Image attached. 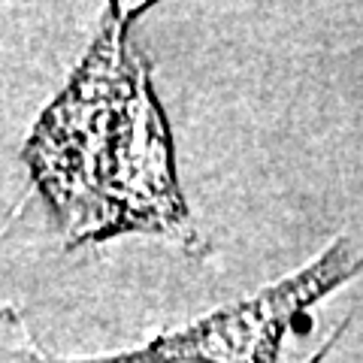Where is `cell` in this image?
Segmentation results:
<instances>
[{"mask_svg":"<svg viewBox=\"0 0 363 363\" xmlns=\"http://www.w3.org/2000/svg\"><path fill=\"white\" fill-rule=\"evenodd\" d=\"M140 9L145 6L112 4L106 9L85 61L43 112L25 145L33 185L52 203L67 240L85 215L94 167L109 143L112 124L149 64L128 40V28Z\"/></svg>","mask_w":363,"mask_h":363,"instance_id":"obj_1","label":"cell"},{"mask_svg":"<svg viewBox=\"0 0 363 363\" xmlns=\"http://www.w3.org/2000/svg\"><path fill=\"white\" fill-rule=\"evenodd\" d=\"M18 333H21V336H25L28 342H30V351H33V357H37V363H52V360H49V354H45V351H43L37 342H33V339L28 336V330H25V327H21V324H18Z\"/></svg>","mask_w":363,"mask_h":363,"instance_id":"obj_4","label":"cell"},{"mask_svg":"<svg viewBox=\"0 0 363 363\" xmlns=\"http://www.w3.org/2000/svg\"><path fill=\"white\" fill-rule=\"evenodd\" d=\"M118 233H155L185 252H203L176 182L173 140L155 100L149 64L112 124L94 167L85 215L67 245L100 242Z\"/></svg>","mask_w":363,"mask_h":363,"instance_id":"obj_2","label":"cell"},{"mask_svg":"<svg viewBox=\"0 0 363 363\" xmlns=\"http://www.w3.org/2000/svg\"><path fill=\"white\" fill-rule=\"evenodd\" d=\"M363 272V257L345 240H333L309 267L291 272L264 291L200 321L164 333L155 342L94 360H52V363H276L279 342L294 315L327 297Z\"/></svg>","mask_w":363,"mask_h":363,"instance_id":"obj_3","label":"cell"}]
</instances>
